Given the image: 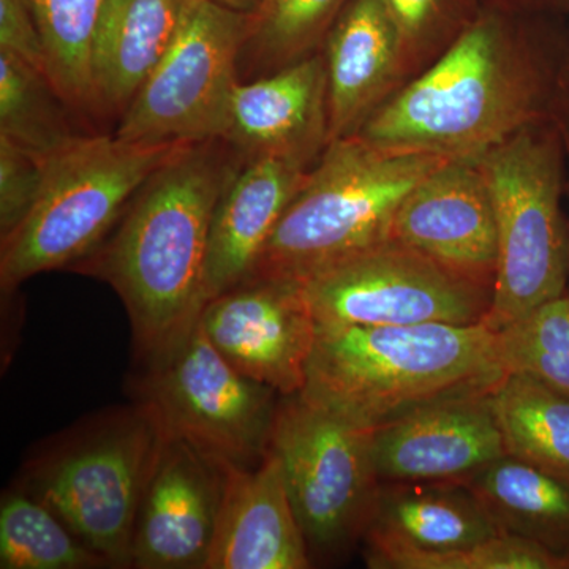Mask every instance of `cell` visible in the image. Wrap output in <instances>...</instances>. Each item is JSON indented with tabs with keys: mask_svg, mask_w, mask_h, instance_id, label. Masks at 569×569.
<instances>
[{
	"mask_svg": "<svg viewBox=\"0 0 569 569\" xmlns=\"http://www.w3.org/2000/svg\"><path fill=\"white\" fill-rule=\"evenodd\" d=\"M306 160L249 157L223 190L213 211L206 261V302L252 276L284 209L307 174Z\"/></svg>",
	"mask_w": 569,
	"mask_h": 569,
	"instance_id": "cell-17",
	"label": "cell"
},
{
	"mask_svg": "<svg viewBox=\"0 0 569 569\" xmlns=\"http://www.w3.org/2000/svg\"><path fill=\"white\" fill-rule=\"evenodd\" d=\"M223 468L222 505L206 569L312 568L274 452L269 449L253 467Z\"/></svg>",
	"mask_w": 569,
	"mask_h": 569,
	"instance_id": "cell-16",
	"label": "cell"
},
{
	"mask_svg": "<svg viewBox=\"0 0 569 569\" xmlns=\"http://www.w3.org/2000/svg\"><path fill=\"white\" fill-rule=\"evenodd\" d=\"M108 0H31L44 69L67 107L97 110L93 44Z\"/></svg>",
	"mask_w": 569,
	"mask_h": 569,
	"instance_id": "cell-24",
	"label": "cell"
},
{
	"mask_svg": "<svg viewBox=\"0 0 569 569\" xmlns=\"http://www.w3.org/2000/svg\"><path fill=\"white\" fill-rule=\"evenodd\" d=\"M507 373H523L569 397V291L497 331Z\"/></svg>",
	"mask_w": 569,
	"mask_h": 569,
	"instance_id": "cell-27",
	"label": "cell"
},
{
	"mask_svg": "<svg viewBox=\"0 0 569 569\" xmlns=\"http://www.w3.org/2000/svg\"><path fill=\"white\" fill-rule=\"evenodd\" d=\"M372 436V427L302 392L280 396L269 449L282 466L312 560L337 559L365 538L381 488Z\"/></svg>",
	"mask_w": 569,
	"mask_h": 569,
	"instance_id": "cell-8",
	"label": "cell"
},
{
	"mask_svg": "<svg viewBox=\"0 0 569 569\" xmlns=\"http://www.w3.org/2000/svg\"><path fill=\"white\" fill-rule=\"evenodd\" d=\"M320 328L486 323L492 291L389 238L305 280Z\"/></svg>",
	"mask_w": 569,
	"mask_h": 569,
	"instance_id": "cell-11",
	"label": "cell"
},
{
	"mask_svg": "<svg viewBox=\"0 0 569 569\" xmlns=\"http://www.w3.org/2000/svg\"><path fill=\"white\" fill-rule=\"evenodd\" d=\"M552 118L559 126L565 153H567V189L569 193V96L557 89L552 102ZM568 291H569V219H568Z\"/></svg>",
	"mask_w": 569,
	"mask_h": 569,
	"instance_id": "cell-33",
	"label": "cell"
},
{
	"mask_svg": "<svg viewBox=\"0 0 569 569\" xmlns=\"http://www.w3.org/2000/svg\"><path fill=\"white\" fill-rule=\"evenodd\" d=\"M141 365L134 402L164 436L187 441L222 466L253 467L268 455L279 392L234 369L198 321Z\"/></svg>",
	"mask_w": 569,
	"mask_h": 569,
	"instance_id": "cell-9",
	"label": "cell"
},
{
	"mask_svg": "<svg viewBox=\"0 0 569 569\" xmlns=\"http://www.w3.org/2000/svg\"><path fill=\"white\" fill-rule=\"evenodd\" d=\"M557 89V71L516 47L500 18L482 14L353 134L391 151L479 162L523 127L549 118Z\"/></svg>",
	"mask_w": 569,
	"mask_h": 569,
	"instance_id": "cell-2",
	"label": "cell"
},
{
	"mask_svg": "<svg viewBox=\"0 0 569 569\" xmlns=\"http://www.w3.org/2000/svg\"><path fill=\"white\" fill-rule=\"evenodd\" d=\"M549 2H560V0H549Z\"/></svg>",
	"mask_w": 569,
	"mask_h": 569,
	"instance_id": "cell-36",
	"label": "cell"
},
{
	"mask_svg": "<svg viewBox=\"0 0 569 569\" xmlns=\"http://www.w3.org/2000/svg\"><path fill=\"white\" fill-rule=\"evenodd\" d=\"M466 485L501 533L527 539L569 561V481L505 455Z\"/></svg>",
	"mask_w": 569,
	"mask_h": 569,
	"instance_id": "cell-22",
	"label": "cell"
},
{
	"mask_svg": "<svg viewBox=\"0 0 569 569\" xmlns=\"http://www.w3.org/2000/svg\"><path fill=\"white\" fill-rule=\"evenodd\" d=\"M163 438L141 403L104 411L37 452L17 488L47 505L111 568H132L138 509Z\"/></svg>",
	"mask_w": 569,
	"mask_h": 569,
	"instance_id": "cell-5",
	"label": "cell"
},
{
	"mask_svg": "<svg viewBox=\"0 0 569 569\" xmlns=\"http://www.w3.org/2000/svg\"><path fill=\"white\" fill-rule=\"evenodd\" d=\"M224 6L231 7V9L244 11V13H252L257 9L260 0H219Z\"/></svg>",
	"mask_w": 569,
	"mask_h": 569,
	"instance_id": "cell-35",
	"label": "cell"
},
{
	"mask_svg": "<svg viewBox=\"0 0 569 569\" xmlns=\"http://www.w3.org/2000/svg\"><path fill=\"white\" fill-rule=\"evenodd\" d=\"M496 522L466 482H381L365 535V559L440 553L498 537Z\"/></svg>",
	"mask_w": 569,
	"mask_h": 569,
	"instance_id": "cell-19",
	"label": "cell"
},
{
	"mask_svg": "<svg viewBox=\"0 0 569 569\" xmlns=\"http://www.w3.org/2000/svg\"><path fill=\"white\" fill-rule=\"evenodd\" d=\"M186 0H108L93 44L97 110H127L173 43Z\"/></svg>",
	"mask_w": 569,
	"mask_h": 569,
	"instance_id": "cell-21",
	"label": "cell"
},
{
	"mask_svg": "<svg viewBox=\"0 0 569 569\" xmlns=\"http://www.w3.org/2000/svg\"><path fill=\"white\" fill-rule=\"evenodd\" d=\"M479 164L496 206L498 264L486 325L498 331L568 291L567 153L559 126L552 114L531 122Z\"/></svg>",
	"mask_w": 569,
	"mask_h": 569,
	"instance_id": "cell-7",
	"label": "cell"
},
{
	"mask_svg": "<svg viewBox=\"0 0 569 569\" xmlns=\"http://www.w3.org/2000/svg\"><path fill=\"white\" fill-rule=\"evenodd\" d=\"M391 238L492 291L498 264L497 217L481 164L448 160L430 171L397 209Z\"/></svg>",
	"mask_w": 569,
	"mask_h": 569,
	"instance_id": "cell-13",
	"label": "cell"
},
{
	"mask_svg": "<svg viewBox=\"0 0 569 569\" xmlns=\"http://www.w3.org/2000/svg\"><path fill=\"white\" fill-rule=\"evenodd\" d=\"M186 146L80 134L44 159L39 200L24 222L0 239L2 290L88 257L148 179Z\"/></svg>",
	"mask_w": 569,
	"mask_h": 569,
	"instance_id": "cell-6",
	"label": "cell"
},
{
	"mask_svg": "<svg viewBox=\"0 0 569 569\" xmlns=\"http://www.w3.org/2000/svg\"><path fill=\"white\" fill-rule=\"evenodd\" d=\"M61 104L47 74L0 50V137L48 159L80 137L71 132Z\"/></svg>",
	"mask_w": 569,
	"mask_h": 569,
	"instance_id": "cell-26",
	"label": "cell"
},
{
	"mask_svg": "<svg viewBox=\"0 0 569 569\" xmlns=\"http://www.w3.org/2000/svg\"><path fill=\"white\" fill-rule=\"evenodd\" d=\"M488 395L441 400L376 427L372 456L380 481L463 482L507 455Z\"/></svg>",
	"mask_w": 569,
	"mask_h": 569,
	"instance_id": "cell-15",
	"label": "cell"
},
{
	"mask_svg": "<svg viewBox=\"0 0 569 569\" xmlns=\"http://www.w3.org/2000/svg\"><path fill=\"white\" fill-rule=\"evenodd\" d=\"M249 33L250 13L219 0H186L173 43L122 112L116 137L144 144L224 141L236 59Z\"/></svg>",
	"mask_w": 569,
	"mask_h": 569,
	"instance_id": "cell-10",
	"label": "cell"
},
{
	"mask_svg": "<svg viewBox=\"0 0 569 569\" xmlns=\"http://www.w3.org/2000/svg\"><path fill=\"white\" fill-rule=\"evenodd\" d=\"M222 141L189 144L148 179L107 239L73 266L114 288L140 362L163 353L206 306L213 211L239 164Z\"/></svg>",
	"mask_w": 569,
	"mask_h": 569,
	"instance_id": "cell-1",
	"label": "cell"
},
{
	"mask_svg": "<svg viewBox=\"0 0 569 569\" xmlns=\"http://www.w3.org/2000/svg\"><path fill=\"white\" fill-rule=\"evenodd\" d=\"M198 323L246 377L280 396L305 389L318 323L299 280L249 277L206 302Z\"/></svg>",
	"mask_w": 569,
	"mask_h": 569,
	"instance_id": "cell-12",
	"label": "cell"
},
{
	"mask_svg": "<svg viewBox=\"0 0 569 569\" xmlns=\"http://www.w3.org/2000/svg\"><path fill=\"white\" fill-rule=\"evenodd\" d=\"M328 73L307 58L272 77L238 82L224 141L247 156H283L309 162L328 146Z\"/></svg>",
	"mask_w": 569,
	"mask_h": 569,
	"instance_id": "cell-18",
	"label": "cell"
},
{
	"mask_svg": "<svg viewBox=\"0 0 569 569\" xmlns=\"http://www.w3.org/2000/svg\"><path fill=\"white\" fill-rule=\"evenodd\" d=\"M0 568L99 569L111 565L47 505L13 488L0 501Z\"/></svg>",
	"mask_w": 569,
	"mask_h": 569,
	"instance_id": "cell-25",
	"label": "cell"
},
{
	"mask_svg": "<svg viewBox=\"0 0 569 569\" xmlns=\"http://www.w3.org/2000/svg\"><path fill=\"white\" fill-rule=\"evenodd\" d=\"M445 0H381L395 22L403 48L429 31L440 14Z\"/></svg>",
	"mask_w": 569,
	"mask_h": 569,
	"instance_id": "cell-32",
	"label": "cell"
},
{
	"mask_svg": "<svg viewBox=\"0 0 569 569\" xmlns=\"http://www.w3.org/2000/svg\"><path fill=\"white\" fill-rule=\"evenodd\" d=\"M0 50L11 52L47 74L31 0H0Z\"/></svg>",
	"mask_w": 569,
	"mask_h": 569,
	"instance_id": "cell-31",
	"label": "cell"
},
{
	"mask_svg": "<svg viewBox=\"0 0 569 569\" xmlns=\"http://www.w3.org/2000/svg\"><path fill=\"white\" fill-rule=\"evenodd\" d=\"M43 179L44 159L0 137V239L31 213Z\"/></svg>",
	"mask_w": 569,
	"mask_h": 569,
	"instance_id": "cell-30",
	"label": "cell"
},
{
	"mask_svg": "<svg viewBox=\"0 0 569 569\" xmlns=\"http://www.w3.org/2000/svg\"><path fill=\"white\" fill-rule=\"evenodd\" d=\"M402 40L381 0H351L329 33L328 142L358 132L395 74Z\"/></svg>",
	"mask_w": 569,
	"mask_h": 569,
	"instance_id": "cell-20",
	"label": "cell"
},
{
	"mask_svg": "<svg viewBox=\"0 0 569 569\" xmlns=\"http://www.w3.org/2000/svg\"><path fill=\"white\" fill-rule=\"evenodd\" d=\"M445 162L433 153L378 148L358 134L328 142L250 277L305 280L387 241L407 194Z\"/></svg>",
	"mask_w": 569,
	"mask_h": 569,
	"instance_id": "cell-4",
	"label": "cell"
},
{
	"mask_svg": "<svg viewBox=\"0 0 569 569\" xmlns=\"http://www.w3.org/2000/svg\"><path fill=\"white\" fill-rule=\"evenodd\" d=\"M223 485L222 463L164 436L138 509L132 568L206 569Z\"/></svg>",
	"mask_w": 569,
	"mask_h": 569,
	"instance_id": "cell-14",
	"label": "cell"
},
{
	"mask_svg": "<svg viewBox=\"0 0 569 569\" xmlns=\"http://www.w3.org/2000/svg\"><path fill=\"white\" fill-rule=\"evenodd\" d=\"M557 86L569 96V39L563 54L560 56L559 70H557Z\"/></svg>",
	"mask_w": 569,
	"mask_h": 569,
	"instance_id": "cell-34",
	"label": "cell"
},
{
	"mask_svg": "<svg viewBox=\"0 0 569 569\" xmlns=\"http://www.w3.org/2000/svg\"><path fill=\"white\" fill-rule=\"evenodd\" d=\"M366 563L373 569H569L568 560L508 533L473 548L440 553H388Z\"/></svg>",
	"mask_w": 569,
	"mask_h": 569,
	"instance_id": "cell-29",
	"label": "cell"
},
{
	"mask_svg": "<svg viewBox=\"0 0 569 569\" xmlns=\"http://www.w3.org/2000/svg\"><path fill=\"white\" fill-rule=\"evenodd\" d=\"M507 455L569 481V397L523 373H507L488 395Z\"/></svg>",
	"mask_w": 569,
	"mask_h": 569,
	"instance_id": "cell-23",
	"label": "cell"
},
{
	"mask_svg": "<svg viewBox=\"0 0 569 569\" xmlns=\"http://www.w3.org/2000/svg\"><path fill=\"white\" fill-rule=\"evenodd\" d=\"M343 3L346 0H260L250 13L249 40L261 54L288 61L316 44Z\"/></svg>",
	"mask_w": 569,
	"mask_h": 569,
	"instance_id": "cell-28",
	"label": "cell"
},
{
	"mask_svg": "<svg viewBox=\"0 0 569 569\" xmlns=\"http://www.w3.org/2000/svg\"><path fill=\"white\" fill-rule=\"evenodd\" d=\"M505 376L486 323L318 326L299 392L376 429L430 403L488 395Z\"/></svg>",
	"mask_w": 569,
	"mask_h": 569,
	"instance_id": "cell-3",
	"label": "cell"
}]
</instances>
